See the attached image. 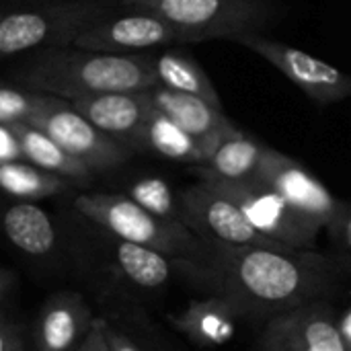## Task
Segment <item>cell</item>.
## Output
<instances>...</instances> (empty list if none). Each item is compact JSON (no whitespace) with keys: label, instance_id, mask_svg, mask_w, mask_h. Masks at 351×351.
Masks as SVG:
<instances>
[{"label":"cell","instance_id":"obj_1","mask_svg":"<svg viewBox=\"0 0 351 351\" xmlns=\"http://www.w3.org/2000/svg\"><path fill=\"white\" fill-rule=\"evenodd\" d=\"M173 267L245 321H269L300 304L329 300L341 282L337 261L315 249H265L210 239H197L195 251L175 259Z\"/></svg>","mask_w":351,"mask_h":351},{"label":"cell","instance_id":"obj_2","mask_svg":"<svg viewBox=\"0 0 351 351\" xmlns=\"http://www.w3.org/2000/svg\"><path fill=\"white\" fill-rule=\"evenodd\" d=\"M14 80L27 90L66 101L156 86L150 56L101 53L72 45L29 51L16 66Z\"/></svg>","mask_w":351,"mask_h":351},{"label":"cell","instance_id":"obj_3","mask_svg":"<svg viewBox=\"0 0 351 351\" xmlns=\"http://www.w3.org/2000/svg\"><path fill=\"white\" fill-rule=\"evenodd\" d=\"M117 0H8L0 19V60L66 47Z\"/></svg>","mask_w":351,"mask_h":351},{"label":"cell","instance_id":"obj_4","mask_svg":"<svg viewBox=\"0 0 351 351\" xmlns=\"http://www.w3.org/2000/svg\"><path fill=\"white\" fill-rule=\"evenodd\" d=\"M117 4L158 14L177 29L183 43L237 41L243 35L263 33L282 16L276 0H117Z\"/></svg>","mask_w":351,"mask_h":351},{"label":"cell","instance_id":"obj_5","mask_svg":"<svg viewBox=\"0 0 351 351\" xmlns=\"http://www.w3.org/2000/svg\"><path fill=\"white\" fill-rule=\"evenodd\" d=\"M251 179L271 189L294 212L317 224L321 230H327L333 243L341 245L343 255H350V206L337 199L302 162L276 148L265 146L259 167Z\"/></svg>","mask_w":351,"mask_h":351},{"label":"cell","instance_id":"obj_6","mask_svg":"<svg viewBox=\"0 0 351 351\" xmlns=\"http://www.w3.org/2000/svg\"><path fill=\"white\" fill-rule=\"evenodd\" d=\"M74 208L105 237L148 247L171 261L189 257L197 247V237L181 222L158 220L121 193H82Z\"/></svg>","mask_w":351,"mask_h":351},{"label":"cell","instance_id":"obj_7","mask_svg":"<svg viewBox=\"0 0 351 351\" xmlns=\"http://www.w3.org/2000/svg\"><path fill=\"white\" fill-rule=\"evenodd\" d=\"M27 123L41 130L66 154L82 162L90 173L111 171L132 156L130 150L86 121L66 99L53 95L37 93Z\"/></svg>","mask_w":351,"mask_h":351},{"label":"cell","instance_id":"obj_8","mask_svg":"<svg viewBox=\"0 0 351 351\" xmlns=\"http://www.w3.org/2000/svg\"><path fill=\"white\" fill-rule=\"evenodd\" d=\"M208 181L216 191L228 197L247 218V222L263 237L298 251H311L321 234V228L294 212L280 195L255 179L247 181Z\"/></svg>","mask_w":351,"mask_h":351},{"label":"cell","instance_id":"obj_9","mask_svg":"<svg viewBox=\"0 0 351 351\" xmlns=\"http://www.w3.org/2000/svg\"><path fill=\"white\" fill-rule=\"evenodd\" d=\"M175 43H183V39L165 19L142 8L117 4L90 21L72 41V47L101 53H138Z\"/></svg>","mask_w":351,"mask_h":351},{"label":"cell","instance_id":"obj_10","mask_svg":"<svg viewBox=\"0 0 351 351\" xmlns=\"http://www.w3.org/2000/svg\"><path fill=\"white\" fill-rule=\"evenodd\" d=\"M177 202L181 224L189 228L197 239H210L245 247L288 249L257 232L247 222L243 212L204 179L185 187L177 195Z\"/></svg>","mask_w":351,"mask_h":351},{"label":"cell","instance_id":"obj_11","mask_svg":"<svg viewBox=\"0 0 351 351\" xmlns=\"http://www.w3.org/2000/svg\"><path fill=\"white\" fill-rule=\"evenodd\" d=\"M234 43H241L267 60L278 68L288 80H292L306 97L319 105H335L348 99L351 93V78L335 66L276 39H269L263 33L243 35Z\"/></svg>","mask_w":351,"mask_h":351},{"label":"cell","instance_id":"obj_12","mask_svg":"<svg viewBox=\"0 0 351 351\" xmlns=\"http://www.w3.org/2000/svg\"><path fill=\"white\" fill-rule=\"evenodd\" d=\"M337 311L331 300H313L265 321L263 351H350L335 329Z\"/></svg>","mask_w":351,"mask_h":351},{"label":"cell","instance_id":"obj_13","mask_svg":"<svg viewBox=\"0 0 351 351\" xmlns=\"http://www.w3.org/2000/svg\"><path fill=\"white\" fill-rule=\"evenodd\" d=\"M86 121L132 154L142 150L144 121L152 109L148 90L103 93L68 101Z\"/></svg>","mask_w":351,"mask_h":351},{"label":"cell","instance_id":"obj_14","mask_svg":"<svg viewBox=\"0 0 351 351\" xmlns=\"http://www.w3.org/2000/svg\"><path fill=\"white\" fill-rule=\"evenodd\" d=\"M148 97L160 113H165L199 144L206 158L226 136L237 130L220 105H212L199 97L175 93L158 84L148 88Z\"/></svg>","mask_w":351,"mask_h":351},{"label":"cell","instance_id":"obj_15","mask_svg":"<svg viewBox=\"0 0 351 351\" xmlns=\"http://www.w3.org/2000/svg\"><path fill=\"white\" fill-rule=\"evenodd\" d=\"M93 313L76 292L51 296L37 319L35 351H76L93 325Z\"/></svg>","mask_w":351,"mask_h":351},{"label":"cell","instance_id":"obj_16","mask_svg":"<svg viewBox=\"0 0 351 351\" xmlns=\"http://www.w3.org/2000/svg\"><path fill=\"white\" fill-rule=\"evenodd\" d=\"M169 323L197 348H222L234 339L239 317L224 300L206 296L191 300L183 313L171 315Z\"/></svg>","mask_w":351,"mask_h":351},{"label":"cell","instance_id":"obj_17","mask_svg":"<svg viewBox=\"0 0 351 351\" xmlns=\"http://www.w3.org/2000/svg\"><path fill=\"white\" fill-rule=\"evenodd\" d=\"M263 150L265 144L237 128L210 152L206 162L199 165L195 173L199 179L212 181H247L255 175Z\"/></svg>","mask_w":351,"mask_h":351},{"label":"cell","instance_id":"obj_18","mask_svg":"<svg viewBox=\"0 0 351 351\" xmlns=\"http://www.w3.org/2000/svg\"><path fill=\"white\" fill-rule=\"evenodd\" d=\"M150 68L158 86L175 93L193 95L212 105L222 107L214 82L210 80L208 72L199 66V62L193 56L177 49H165L160 53L150 56Z\"/></svg>","mask_w":351,"mask_h":351},{"label":"cell","instance_id":"obj_19","mask_svg":"<svg viewBox=\"0 0 351 351\" xmlns=\"http://www.w3.org/2000/svg\"><path fill=\"white\" fill-rule=\"evenodd\" d=\"M6 239L31 257H43L56 247L58 234L49 214L33 202H16L2 214Z\"/></svg>","mask_w":351,"mask_h":351},{"label":"cell","instance_id":"obj_20","mask_svg":"<svg viewBox=\"0 0 351 351\" xmlns=\"http://www.w3.org/2000/svg\"><path fill=\"white\" fill-rule=\"evenodd\" d=\"M8 128L14 134L16 142H19L23 160H27L29 165H33V167H37V169H41L45 173L58 175L62 179H68L72 183L90 179L93 173L82 162H78L76 158L66 154L41 130L33 128L27 121H16V123H10Z\"/></svg>","mask_w":351,"mask_h":351},{"label":"cell","instance_id":"obj_21","mask_svg":"<svg viewBox=\"0 0 351 351\" xmlns=\"http://www.w3.org/2000/svg\"><path fill=\"white\" fill-rule=\"evenodd\" d=\"M142 150L195 167L206 162V154L199 148V144L189 134H185L175 121H171L165 113H160L154 105L144 121Z\"/></svg>","mask_w":351,"mask_h":351},{"label":"cell","instance_id":"obj_22","mask_svg":"<svg viewBox=\"0 0 351 351\" xmlns=\"http://www.w3.org/2000/svg\"><path fill=\"white\" fill-rule=\"evenodd\" d=\"M113 259L117 269L138 288L154 290L169 282L175 267L173 261L148 247L113 239Z\"/></svg>","mask_w":351,"mask_h":351},{"label":"cell","instance_id":"obj_23","mask_svg":"<svg viewBox=\"0 0 351 351\" xmlns=\"http://www.w3.org/2000/svg\"><path fill=\"white\" fill-rule=\"evenodd\" d=\"M72 181L45 173L25 160L0 162V189L21 202L45 199L68 191Z\"/></svg>","mask_w":351,"mask_h":351},{"label":"cell","instance_id":"obj_24","mask_svg":"<svg viewBox=\"0 0 351 351\" xmlns=\"http://www.w3.org/2000/svg\"><path fill=\"white\" fill-rule=\"evenodd\" d=\"M128 197L158 220L181 222L179 202L173 193V187L160 177H142L134 181L128 189Z\"/></svg>","mask_w":351,"mask_h":351},{"label":"cell","instance_id":"obj_25","mask_svg":"<svg viewBox=\"0 0 351 351\" xmlns=\"http://www.w3.org/2000/svg\"><path fill=\"white\" fill-rule=\"evenodd\" d=\"M35 97L37 93L33 90L0 82V123L10 125L16 121H27L33 111Z\"/></svg>","mask_w":351,"mask_h":351},{"label":"cell","instance_id":"obj_26","mask_svg":"<svg viewBox=\"0 0 351 351\" xmlns=\"http://www.w3.org/2000/svg\"><path fill=\"white\" fill-rule=\"evenodd\" d=\"M10 160H23V154L10 128L0 123V162H10Z\"/></svg>","mask_w":351,"mask_h":351},{"label":"cell","instance_id":"obj_27","mask_svg":"<svg viewBox=\"0 0 351 351\" xmlns=\"http://www.w3.org/2000/svg\"><path fill=\"white\" fill-rule=\"evenodd\" d=\"M103 327H105V319H93V325H90L86 337L82 339V343L78 346L76 351H109L107 343H105Z\"/></svg>","mask_w":351,"mask_h":351},{"label":"cell","instance_id":"obj_28","mask_svg":"<svg viewBox=\"0 0 351 351\" xmlns=\"http://www.w3.org/2000/svg\"><path fill=\"white\" fill-rule=\"evenodd\" d=\"M0 351H25L19 329L4 319H0Z\"/></svg>","mask_w":351,"mask_h":351},{"label":"cell","instance_id":"obj_29","mask_svg":"<svg viewBox=\"0 0 351 351\" xmlns=\"http://www.w3.org/2000/svg\"><path fill=\"white\" fill-rule=\"evenodd\" d=\"M103 335H105V343H107V350L109 351H142L132 339H128L123 333L115 331L107 321H105V327H103Z\"/></svg>","mask_w":351,"mask_h":351},{"label":"cell","instance_id":"obj_30","mask_svg":"<svg viewBox=\"0 0 351 351\" xmlns=\"http://www.w3.org/2000/svg\"><path fill=\"white\" fill-rule=\"evenodd\" d=\"M335 329H337V335L341 339V343L346 346V350L351 351V308L346 306L341 313H337L335 317Z\"/></svg>","mask_w":351,"mask_h":351},{"label":"cell","instance_id":"obj_31","mask_svg":"<svg viewBox=\"0 0 351 351\" xmlns=\"http://www.w3.org/2000/svg\"><path fill=\"white\" fill-rule=\"evenodd\" d=\"M12 286V276L4 269H0V300L4 298V294L8 292V288Z\"/></svg>","mask_w":351,"mask_h":351},{"label":"cell","instance_id":"obj_32","mask_svg":"<svg viewBox=\"0 0 351 351\" xmlns=\"http://www.w3.org/2000/svg\"><path fill=\"white\" fill-rule=\"evenodd\" d=\"M6 6H8V0H0V19H2V14L6 10Z\"/></svg>","mask_w":351,"mask_h":351}]
</instances>
